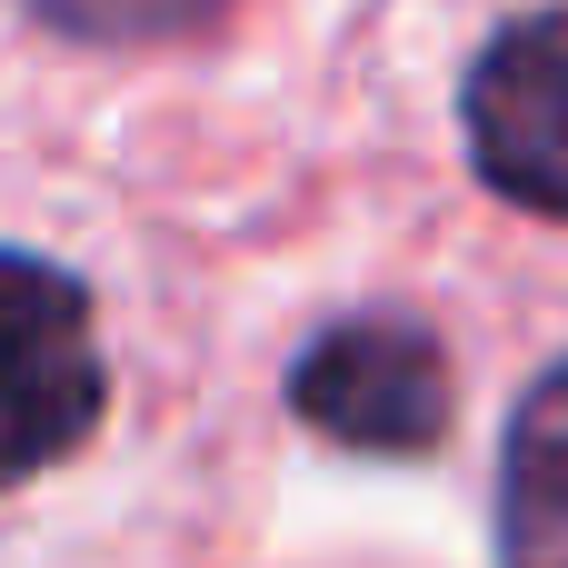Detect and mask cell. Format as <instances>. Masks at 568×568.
I'll return each mask as SVG.
<instances>
[{
	"label": "cell",
	"mask_w": 568,
	"mask_h": 568,
	"mask_svg": "<svg viewBox=\"0 0 568 568\" xmlns=\"http://www.w3.org/2000/svg\"><path fill=\"white\" fill-rule=\"evenodd\" d=\"M30 10L60 20V30H90V40H150V30H180L220 0H30Z\"/></svg>",
	"instance_id": "cell-5"
},
{
	"label": "cell",
	"mask_w": 568,
	"mask_h": 568,
	"mask_svg": "<svg viewBox=\"0 0 568 568\" xmlns=\"http://www.w3.org/2000/svg\"><path fill=\"white\" fill-rule=\"evenodd\" d=\"M100 429V320L50 250H10V479L40 489Z\"/></svg>",
	"instance_id": "cell-3"
},
{
	"label": "cell",
	"mask_w": 568,
	"mask_h": 568,
	"mask_svg": "<svg viewBox=\"0 0 568 568\" xmlns=\"http://www.w3.org/2000/svg\"><path fill=\"white\" fill-rule=\"evenodd\" d=\"M499 568H568V359L519 399L499 449Z\"/></svg>",
	"instance_id": "cell-4"
},
{
	"label": "cell",
	"mask_w": 568,
	"mask_h": 568,
	"mask_svg": "<svg viewBox=\"0 0 568 568\" xmlns=\"http://www.w3.org/2000/svg\"><path fill=\"white\" fill-rule=\"evenodd\" d=\"M449 349L419 329V320H389V310H359V320H329L300 359H290V409L339 439V449H369V459H399V449H429L449 429Z\"/></svg>",
	"instance_id": "cell-2"
},
{
	"label": "cell",
	"mask_w": 568,
	"mask_h": 568,
	"mask_svg": "<svg viewBox=\"0 0 568 568\" xmlns=\"http://www.w3.org/2000/svg\"><path fill=\"white\" fill-rule=\"evenodd\" d=\"M449 140L479 200L568 230V0L499 10L449 90Z\"/></svg>",
	"instance_id": "cell-1"
}]
</instances>
